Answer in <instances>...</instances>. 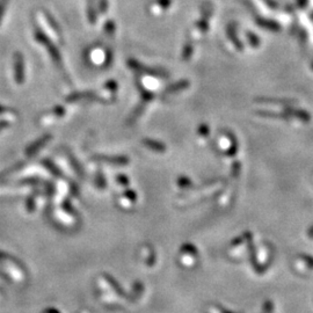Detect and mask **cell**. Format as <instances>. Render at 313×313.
<instances>
[{
  "mask_svg": "<svg viewBox=\"0 0 313 313\" xmlns=\"http://www.w3.org/2000/svg\"><path fill=\"white\" fill-rule=\"evenodd\" d=\"M284 113L289 116V119L296 118L298 120H301L303 122H309L311 120V115L310 113L305 111H301V109H296L294 107H287L284 109Z\"/></svg>",
  "mask_w": 313,
  "mask_h": 313,
  "instance_id": "1",
  "label": "cell"
},
{
  "mask_svg": "<svg viewBox=\"0 0 313 313\" xmlns=\"http://www.w3.org/2000/svg\"><path fill=\"white\" fill-rule=\"evenodd\" d=\"M255 22L261 28L269 30V32H280L281 29V26L277 22H275L274 20H268L264 18H260V16H255Z\"/></svg>",
  "mask_w": 313,
  "mask_h": 313,
  "instance_id": "2",
  "label": "cell"
},
{
  "mask_svg": "<svg viewBox=\"0 0 313 313\" xmlns=\"http://www.w3.org/2000/svg\"><path fill=\"white\" fill-rule=\"evenodd\" d=\"M143 143H144V145L147 147V149L152 150V151H154V152H159V153L165 152V145H163V144L159 143V142H156V140L145 139Z\"/></svg>",
  "mask_w": 313,
  "mask_h": 313,
  "instance_id": "3",
  "label": "cell"
},
{
  "mask_svg": "<svg viewBox=\"0 0 313 313\" xmlns=\"http://www.w3.org/2000/svg\"><path fill=\"white\" fill-rule=\"evenodd\" d=\"M228 37L231 40V42L235 44L237 48H238V50H243V46H242V43L238 41V37H237L236 29H235V27H233V25H229L228 27Z\"/></svg>",
  "mask_w": 313,
  "mask_h": 313,
  "instance_id": "4",
  "label": "cell"
},
{
  "mask_svg": "<svg viewBox=\"0 0 313 313\" xmlns=\"http://www.w3.org/2000/svg\"><path fill=\"white\" fill-rule=\"evenodd\" d=\"M99 159H101V161H105V163H111L115 165H126L129 163L126 158H109V157H99Z\"/></svg>",
  "mask_w": 313,
  "mask_h": 313,
  "instance_id": "5",
  "label": "cell"
},
{
  "mask_svg": "<svg viewBox=\"0 0 313 313\" xmlns=\"http://www.w3.org/2000/svg\"><path fill=\"white\" fill-rule=\"evenodd\" d=\"M88 20L91 23H94L96 21V12L94 7V0H88Z\"/></svg>",
  "mask_w": 313,
  "mask_h": 313,
  "instance_id": "6",
  "label": "cell"
},
{
  "mask_svg": "<svg viewBox=\"0 0 313 313\" xmlns=\"http://www.w3.org/2000/svg\"><path fill=\"white\" fill-rule=\"evenodd\" d=\"M172 5V0H157L153 4V7H158V11H166Z\"/></svg>",
  "mask_w": 313,
  "mask_h": 313,
  "instance_id": "7",
  "label": "cell"
},
{
  "mask_svg": "<svg viewBox=\"0 0 313 313\" xmlns=\"http://www.w3.org/2000/svg\"><path fill=\"white\" fill-rule=\"evenodd\" d=\"M259 102L263 103H271V105H288L291 103V100H284V99H260L257 100Z\"/></svg>",
  "mask_w": 313,
  "mask_h": 313,
  "instance_id": "8",
  "label": "cell"
},
{
  "mask_svg": "<svg viewBox=\"0 0 313 313\" xmlns=\"http://www.w3.org/2000/svg\"><path fill=\"white\" fill-rule=\"evenodd\" d=\"M189 86V82H187V81H181V82H178L177 85H174L173 87H171V88H168L167 91H166V94H170V93H177L178 91L180 92V91H182V89H185V88H187Z\"/></svg>",
  "mask_w": 313,
  "mask_h": 313,
  "instance_id": "9",
  "label": "cell"
},
{
  "mask_svg": "<svg viewBox=\"0 0 313 313\" xmlns=\"http://www.w3.org/2000/svg\"><path fill=\"white\" fill-rule=\"evenodd\" d=\"M247 40H249V42H250V46H253V47H257L260 44L259 37H257L255 34L247 33Z\"/></svg>",
  "mask_w": 313,
  "mask_h": 313,
  "instance_id": "10",
  "label": "cell"
},
{
  "mask_svg": "<svg viewBox=\"0 0 313 313\" xmlns=\"http://www.w3.org/2000/svg\"><path fill=\"white\" fill-rule=\"evenodd\" d=\"M191 53H192V47L190 43H187L185 46V50H184V54H182V57H184L185 61L189 60V57L191 56Z\"/></svg>",
  "mask_w": 313,
  "mask_h": 313,
  "instance_id": "11",
  "label": "cell"
},
{
  "mask_svg": "<svg viewBox=\"0 0 313 313\" xmlns=\"http://www.w3.org/2000/svg\"><path fill=\"white\" fill-rule=\"evenodd\" d=\"M105 29H106V34H108V35L112 36L113 34L115 33V25L112 21H109L107 25H106Z\"/></svg>",
  "mask_w": 313,
  "mask_h": 313,
  "instance_id": "12",
  "label": "cell"
},
{
  "mask_svg": "<svg viewBox=\"0 0 313 313\" xmlns=\"http://www.w3.org/2000/svg\"><path fill=\"white\" fill-rule=\"evenodd\" d=\"M99 7H100V13H106V11H107L108 8V0H100V4H99Z\"/></svg>",
  "mask_w": 313,
  "mask_h": 313,
  "instance_id": "13",
  "label": "cell"
},
{
  "mask_svg": "<svg viewBox=\"0 0 313 313\" xmlns=\"http://www.w3.org/2000/svg\"><path fill=\"white\" fill-rule=\"evenodd\" d=\"M198 136L199 137H208L209 136V129H208V126H205V125H201L199 126V132H198Z\"/></svg>",
  "mask_w": 313,
  "mask_h": 313,
  "instance_id": "14",
  "label": "cell"
},
{
  "mask_svg": "<svg viewBox=\"0 0 313 313\" xmlns=\"http://www.w3.org/2000/svg\"><path fill=\"white\" fill-rule=\"evenodd\" d=\"M6 5H7V0H0V20H1V16L4 15Z\"/></svg>",
  "mask_w": 313,
  "mask_h": 313,
  "instance_id": "15",
  "label": "cell"
},
{
  "mask_svg": "<svg viewBox=\"0 0 313 313\" xmlns=\"http://www.w3.org/2000/svg\"><path fill=\"white\" fill-rule=\"evenodd\" d=\"M262 1L264 2V4H267L271 8H277L276 1H274V0H262Z\"/></svg>",
  "mask_w": 313,
  "mask_h": 313,
  "instance_id": "16",
  "label": "cell"
},
{
  "mask_svg": "<svg viewBox=\"0 0 313 313\" xmlns=\"http://www.w3.org/2000/svg\"><path fill=\"white\" fill-rule=\"evenodd\" d=\"M297 4L299 7H305L306 4H308V0H297Z\"/></svg>",
  "mask_w": 313,
  "mask_h": 313,
  "instance_id": "17",
  "label": "cell"
},
{
  "mask_svg": "<svg viewBox=\"0 0 313 313\" xmlns=\"http://www.w3.org/2000/svg\"><path fill=\"white\" fill-rule=\"evenodd\" d=\"M312 68H313V63H312Z\"/></svg>",
  "mask_w": 313,
  "mask_h": 313,
  "instance_id": "18",
  "label": "cell"
}]
</instances>
